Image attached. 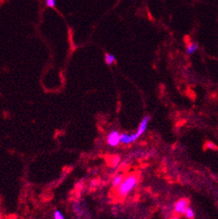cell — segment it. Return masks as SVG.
<instances>
[{"instance_id":"1","label":"cell","mask_w":218,"mask_h":219,"mask_svg":"<svg viewBox=\"0 0 218 219\" xmlns=\"http://www.w3.org/2000/svg\"><path fill=\"white\" fill-rule=\"evenodd\" d=\"M140 176L137 173H131L125 176L123 182L116 188V196L119 199H125L137 187Z\"/></svg>"},{"instance_id":"2","label":"cell","mask_w":218,"mask_h":219,"mask_svg":"<svg viewBox=\"0 0 218 219\" xmlns=\"http://www.w3.org/2000/svg\"><path fill=\"white\" fill-rule=\"evenodd\" d=\"M189 204H190V201L188 199H186V198L180 199L175 202L174 211L176 215H184L187 208L189 207Z\"/></svg>"},{"instance_id":"3","label":"cell","mask_w":218,"mask_h":219,"mask_svg":"<svg viewBox=\"0 0 218 219\" xmlns=\"http://www.w3.org/2000/svg\"><path fill=\"white\" fill-rule=\"evenodd\" d=\"M120 135L121 134H119L118 130H112L111 133L108 135L107 136V143L111 147H116L119 144H121L120 142Z\"/></svg>"},{"instance_id":"4","label":"cell","mask_w":218,"mask_h":219,"mask_svg":"<svg viewBox=\"0 0 218 219\" xmlns=\"http://www.w3.org/2000/svg\"><path fill=\"white\" fill-rule=\"evenodd\" d=\"M151 120V116L150 115H146L145 117L142 120V121L140 122V125L138 126V129L136 130L135 133H134V137L135 139L137 140V138H139L144 133L147 129V126H148V124Z\"/></svg>"},{"instance_id":"5","label":"cell","mask_w":218,"mask_h":219,"mask_svg":"<svg viewBox=\"0 0 218 219\" xmlns=\"http://www.w3.org/2000/svg\"><path fill=\"white\" fill-rule=\"evenodd\" d=\"M134 141L135 139L134 137V134L123 133L120 135V142H121V144H123L125 145H128V144L134 143Z\"/></svg>"},{"instance_id":"6","label":"cell","mask_w":218,"mask_h":219,"mask_svg":"<svg viewBox=\"0 0 218 219\" xmlns=\"http://www.w3.org/2000/svg\"><path fill=\"white\" fill-rule=\"evenodd\" d=\"M125 178V175L124 174H117L111 180V185L114 188H117L118 186L123 182V180Z\"/></svg>"},{"instance_id":"7","label":"cell","mask_w":218,"mask_h":219,"mask_svg":"<svg viewBox=\"0 0 218 219\" xmlns=\"http://www.w3.org/2000/svg\"><path fill=\"white\" fill-rule=\"evenodd\" d=\"M198 49V44L197 43H190L186 47V53L187 54H192L194 53Z\"/></svg>"},{"instance_id":"8","label":"cell","mask_w":218,"mask_h":219,"mask_svg":"<svg viewBox=\"0 0 218 219\" xmlns=\"http://www.w3.org/2000/svg\"><path fill=\"white\" fill-rule=\"evenodd\" d=\"M115 56L113 55L112 53H106L105 55V62L108 65H111L115 62Z\"/></svg>"},{"instance_id":"9","label":"cell","mask_w":218,"mask_h":219,"mask_svg":"<svg viewBox=\"0 0 218 219\" xmlns=\"http://www.w3.org/2000/svg\"><path fill=\"white\" fill-rule=\"evenodd\" d=\"M184 216L186 217V218L188 219H192L194 217V211H193V209H192V208H190V207L187 208V209H186V211H185Z\"/></svg>"},{"instance_id":"10","label":"cell","mask_w":218,"mask_h":219,"mask_svg":"<svg viewBox=\"0 0 218 219\" xmlns=\"http://www.w3.org/2000/svg\"><path fill=\"white\" fill-rule=\"evenodd\" d=\"M205 149H211L214 151H218V147L214 143H212L210 141L207 142L205 144Z\"/></svg>"},{"instance_id":"11","label":"cell","mask_w":218,"mask_h":219,"mask_svg":"<svg viewBox=\"0 0 218 219\" xmlns=\"http://www.w3.org/2000/svg\"><path fill=\"white\" fill-rule=\"evenodd\" d=\"M53 219H65L64 218V216L62 215V213L61 212L60 210L56 209L54 212H53Z\"/></svg>"},{"instance_id":"12","label":"cell","mask_w":218,"mask_h":219,"mask_svg":"<svg viewBox=\"0 0 218 219\" xmlns=\"http://www.w3.org/2000/svg\"><path fill=\"white\" fill-rule=\"evenodd\" d=\"M45 2H46V7H54L56 5L55 0H45Z\"/></svg>"},{"instance_id":"13","label":"cell","mask_w":218,"mask_h":219,"mask_svg":"<svg viewBox=\"0 0 218 219\" xmlns=\"http://www.w3.org/2000/svg\"><path fill=\"white\" fill-rule=\"evenodd\" d=\"M168 219H179V217L177 216H175V217H170V218Z\"/></svg>"}]
</instances>
